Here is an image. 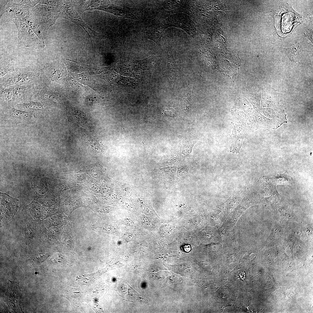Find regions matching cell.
Instances as JSON below:
<instances>
[{
	"label": "cell",
	"instance_id": "obj_27",
	"mask_svg": "<svg viewBox=\"0 0 313 313\" xmlns=\"http://www.w3.org/2000/svg\"><path fill=\"white\" fill-rule=\"evenodd\" d=\"M124 237L125 239L127 240L130 241L132 239V236L128 233H125L124 234Z\"/></svg>",
	"mask_w": 313,
	"mask_h": 313
},
{
	"label": "cell",
	"instance_id": "obj_7",
	"mask_svg": "<svg viewBox=\"0 0 313 313\" xmlns=\"http://www.w3.org/2000/svg\"><path fill=\"white\" fill-rule=\"evenodd\" d=\"M167 26L159 22H154L147 27L144 32V37L154 41L161 46V41Z\"/></svg>",
	"mask_w": 313,
	"mask_h": 313
},
{
	"label": "cell",
	"instance_id": "obj_5",
	"mask_svg": "<svg viewBox=\"0 0 313 313\" xmlns=\"http://www.w3.org/2000/svg\"><path fill=\"white\" fill-rule=\"evenodd\" d=\"M164 43L167 59L168 77L170 84L174 88L179 69L173 57L171 41L165 37Z\"/></svg>",
	"mask_w": 313,
	"mask_h": 313
},
{
	"label": "cell",
	"instance_id": "obj_8",
	"mask_svg": "<svg viewBox=\"0 0 313 313\" xmlns=\"http://www.w3.org/2000/svg\"><path fill=\"white\" fill-rule=\"evenodd\" d=\"M94 10H103L112 14L119 18L138 20V18L128 10L113 4L106 5H101L95 8Z\"/></svg>",
	"mask_w": 313,
	"mask_h": 313
},
{
	"label": "cell",
	"instance_id": "obj_15",
	"mask_svg": "<svg viewBox=\"0 0 313 313\" xmlns=\"http://www.w3.org/2000/svg\"><path fill=\"white\" fill-rule=\"evenodd\" d=\"M246 119V115L242 111L238 110L233 111L231 121L234 125L243 124L245 123Z\"/></svg>",
	"mask_w": 313,
	"mask_h": 313
},
{
	"label": "cell",
	"instance_id": "obj_26",
	"mask_svg": "<svg viewBox=\"0 0 313 313\" xmlns=\"http://www.w3.org/2000/svg\"><path fill=\"white\" fill-rule=\"evenodd\" d=\"M124 223L125 225L131 227H132L134 225V223L132 221L128 219L125 220Z\"/></svg>",
	"mask_w": 313,
	"mask_h": 313
},
{
	"label": "cell",
	"instance_id": "obj_20",
	"mask_svg": "<svg viewBox=\"0 0 313 313\" xmlns=\"http://www.w3.org/2000/svg\"><path fill=\"white\" fill-rule=\"evenodd\" d=\"M44 95L45 98L54 101L58 100L61 97L60 94L56 93L47 92L45 93Z\"/></svg>",
	"mask_w": 313,
	"mask_h": 313
},
{
	"label": "cell",
	"instance_id": "obj_10",
	"mask_svg": "<svg viewBox=\"0 0 313 313\" xmlns=\"http://www.w3.org/2000/svg\"><path fill=\"white\" fill-rule=\"evenodd\" d=\"M172 18L170 20V24H172L170 26L178 27L184 30L187 32L193 37L194 35L195 28L193 24L190 21L187 20L186 19L181 18H179L178 15L172 17Z\"/></svg>",
	"mask_w": 313,
	"mask_h": 313
},
{
	"label": "cell",
	"instance_id": "obj_19",
	"mask_svg": "<svg viewBox=\"0 0 313 313\" xmlns=\"http://www.w3.org/2000/svg\"><path fill=\"white\" fill-rule=\"evenodd\" d=\"M196 142H193L190 143L185 144L183 147L182 153L185 156H188L191 153L192 148Z\"/></svg>",
	"mask_w": 313,
	"mask_h": 313
},
{
	"label": "cell",
	"instance_id": "obj_22",
	"mask_svg": "<svg viewBox=\"0 0 313 313\" xmlns=\"http://www.w3.org/2000/svg\"><path fill=\"white\" fill-rule=\"evenodd\" d=\"M1 95L3 98L9 99L11 98L12 95V92L10 90H6L2 92Z\"/></svg>",
	"mask_w": 313,
	"mask_h": 313
},
{
	"label": "cell",
	"instance_id": "obj_1",
	"mask_svg": "<svg viewBox=\"0 0 313 313\" xmlns=\"http://www.w3.org/2000/svg\"><path fill=\"white\" fill-rule=\"evenodd\" d=\"M62 6L55 7L38 4L30 10L29 16L39 27L44 38H46L49 27L58 18V14L61 10Z\"/></svg>",
	"mask_w": 313,
	"mask_h": 313
},
{
	"label": "cell",
	"instance_id": "obj_17",
	"mask_svg": "<svg viewBox=\"0 0 313 313\" xmlns=\"http://www.w3.org/2000/svg\"><path fill=\"white\" fill-rule=\"evenodd\" d=\"M293 18L290 15H287L284 16L282 19V28L284 32L289 31L292 26Z\"/></svg>",
	"mask_w": 313,
	"mask_h": 313
},
{
	"label": "cell",
	"instance_id": "obj_4",
	"mask_svg": "<svg viewBox=\"0 0 313 313\" xmlns=\"http://www.w3.org/2000/svg\"><path fill=\"white\" fill-rule=\"evenodd\" d=\"M17 201L6 194L0 193L1 221L7 222L13 218L18 210Z\"/></svg>",
	"mask_w": 313,
	"mask_h": 313
},
{
	"label": "cell",
	"instance_id": "obj_21",
	"mask_svg": "<svg viewBox=\"0 0 313 313\" xmlns=\"http://www.w3.org/2000/svg\"><path fill=\"white\" fill-rule=\"evenodd\" d=\"M22 106L27 109H37L41 108L42 105L41 104L39 103L31 102L29 103L22 105Z\"/></svg>",
	"mask_w": 313,
	"mask_h": 313
},
{
	"label": "cell",
	"instance_id": "obj_2",
	"mask_svg": "<svg viewBox=\"0 0 313 313\" xmlns=\"http://www.w3.org/2000/svg\"><path fill=\"white\" fill-rule=\"evenodd\" d=\"M16 24L18 30V37L21 43L27 47L43 48V41L40 39L32 30L22 19L11 20Z\"/></svg>",
	"mask_w": 313,
	"mask_h": 313
},
{
	"label": "cell",
	"instance_id": "obj_18",
	"mask_svg": "<svg viewBox=\"0 0 313 313\" xmlns=\"http://www.w3.org/2000/svg\"><path fill=\"white\" fill-rule=\"evenodd\" d=\"M66 1L61 0H41L39 4L59 7L63 6L65 3Z\"/></svg>",
	"mask_w": 313,
	"mask_h": 313
},
{
	"label": "cell",
	"instance_id": "obj_23",
	"mask_svg": "<svg viewBox=\"0 0 313 313\" xmlns=\"http://www.w3.org/2000/svg\"><path fill=\"white\" fill-rule=\"evenodd\" d=\"M9 1H10L0 0V17L3 13L5 12L6 6L8 3Z\"/></svg>",
	"mask_w": 313,
	"mask_h": 313
},
{
	"label": "cell",
	"instance_id": "obj_13",
	"mask_svg": "<svg viewBox=\"0 0 313 313\" xmlns=\"http://www.w3.org/2000/svg\"><path fill=\"white\" fill-rule=\"evenodd\" d=\"M269 179L272 183H274L275 184H292L294 182L293 179L287 171H286L282 174L274 176Z\"/></svg>",
	"mask_w": 313,
	"mask_h": 313
},
{
	"label": "cell",
	"instance_id": "obj_25",
	"mask_svg": "<svg viewBox=\"0 0 313 313\" xmlns=\"http://www.w3.org/2000/svg\"><path fill=\"white\" fill-rule=\"evenodd\" d=\"M142 210L143 212L146 214L150 215L151 214L152 211L151 210L146 206L143 205L142 207Z\"/></svg>",
	"mask_w": 313,
	"mask_h": 313
},
{
	"label": "cell",
	"instance_id": "obj_12",
	"mask_svg": "<svg viewBox=\"0 0 313 313\" xmlns=\"http://www.w3.org/2000/svg\"><path fill=\"white\" fill-rule=\"evenodd\" d=\"M124 284L128 290V293L126 294L127 296H125V297L127 298L128 299H129L130 301L132 300V301H134L145 303H146L148 302L147 300L136 292L126 282H124Z\"/></svg>",
	"mask_w": 313,
	"mask_h": 313
},
{
	"label": "cell",
	"instance_id": "obj_11",
	"mask_svg": "<svg viewBox=\"0 0 313 313\" xmlns=\"http://www.w3.org/2000/svg\"><path fill=\"white\" fill-rule=\"evenodd\" d=\"M10 283L9 284L10 285L12 290V292L8 288L7 291V296L8 298H10L8 299L10 301V305H12V307H14V309H18V307H20V296H17V295L20 294V292L19 290L18 287L19 286L17 287L15 291H14V282H12L11 281H10ZM10 287V286L8 285Z\"/></svg>",
	"mask_w": 313,
	"mask_h": 313
},
{
	"label": "cell",
	"instance_id": "obj_9",
	"mask_svg": "<svg viewBox=\"0 0 313 313\" xmlns=\"http://www.w3.org/2000/svg\"><path fill=\"white\" fill-rule=\"evenodd\" d=\"M244 132L242 124L234 125L231 136L232 142L230 152L238 153L241 147L244 136Z\"/></svg>",
	"mask_w": 313,
	"mask_h": 313
},
{
	"label": "cell",
	"instance_id": "obj_16",
	"mask_svg": "<svg viewBox=\"0 0 313 313\" xmlns=\"http://www.w3.org/2000/svg\"><path fill=\"white\" fill-rule=\"evenodd\" d=\"M192 88L191 85H190L182 98V107L185 113L186 112H188L190 109L191 96L192 93Z\"/></svg>",
	"mask_w": 313,
	"mask_h": 313
},
{
	"label": "cell",
	"instance_id": "obj_24",
	"mask_svg": "<svg viewBox=\"0 0 313 313\" xmlns=\"http://www.w3.org/2000/svg\"><path fill=\"white\" fill-rule=\"evenodd\" d=\"M188 170V169L184 167L179 168V169H178L177 173V176H180L185 174L187 172Z\"/></svg>",
	"mask_w": 313,
	"mask_h": 313
},
{
	"label": "cell",
	"instance_id": "obj_6",
	"mask_svg": "<svg viewBox=\"0 0 313 313\" xmlns=\"http://www.w3.org/2000/svg\"><path fill=\"white\" fill-rule=\"evenodd\" d=\"M32 8L23 1L19 3L9 1L6 6L5 12L11 20L13 19H21L30 15Z\"/></svg>",
	"mask_w": 313,
	"mask_h": 313
},
{
	"label": "cell",
	"instance_id": "obj_3",
	"mask_svg": "<svg viewBox=\"0 0 313 313\" xmlns=\"http://www.w3.org/2000/svg\"><path fill=\"white\" fill-rule=\"evenodd\" d=\"M69 1H66L65 4L63 6L61 10L58 14V18H65L81 26L89 36L92 45V38L87 30H90L95 36L100 39H105L106 37L105 36L94 31L85 23L73 7L71 6Z\"/></svg>",
	"mask_w": 313,
	"mask_h": 313
},
{
	"label": "cell",
	"instance_id": "obj_14",
	"mask_svg": "<svg viewBox=\"0 0 313 313\" xmlns=\"http://www.w3.org/2000/svg\"><path fill=\"white\" fill-rule=\"evenodd\" d=\"M244 133L247 134L253 132L258 129L256 124L255 121L254 117L250 116L248 117L246 122L242 125Z\"/></svg>",
	"mask_w": 313,
	"mask_h": 313
}]
</instances>
